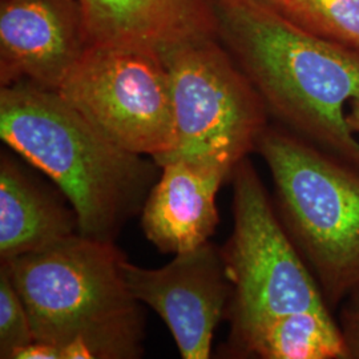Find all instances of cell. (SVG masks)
Wrapping results in <instances>:
<instances>
[{"label":"cell","instance_id":"cell-8","mask_svg":"<svg viewBox=\"0 0 359 359\" xmlns=\"http://www.w3.org/2000/svg\"><path fill=\"white\" fill-rule=\"evenodd\" d=\"M123 274L133 297L165 322L182 358L210 357L213 334L231 294L222 249L206 243L160 269H144L126 258Z\"/></svg>","mask_w":359,"mask_h":359},{"label":"cell","instance_id":"cell-12","mask_svg":"<svg viewBox=\"0 0 359 359\" xmlns=\"http://www.w3.org/2000/svg\"><path fill=\"white\" fill-rule=\"evenodd\" d=\"M79 233L76 213L43 189L11 157L0 161V258L43 250Z\"/></svg>","mask_w":359,"mask_h":359},{"label":"cell","instance_id":"cell-1","mask_svg":"<svg viewBox=\"0 0 359 359\" xmlns=\"http://www.w3.org/2000/svg\"><path fill=\"white\" fill-rule=\"evenodd\" d=\"M216 16L266 109L359 169V140L347 123L359 96V50L310 32L264 0H217Z\"/></svg>","mask_w":359,"mask_h":359},{"label":"cell","instance_id":"cell-15","mask_svg":"<svg viewBox=\"0 0 359 359\" xmlns=\"http://www.w3.org/2000/svg\"><path fill=\"white\" fill-rule=\"evenodd\" d=\"M35 344V335L26 305L13 285L6 264L0 268V358L16 354Z\"/></svg>","mask_w":359,"mask_h":359},{"label":"cell","instance_id":"cell-4","mask_svg":"<svg viewBox=\"0 0 359 359\" xmlns=\"http://www.w3.org/2000/svg\"><path fill=\"white\" fill-rule=\"evenodd\" d=\"M256 152L274 182L283 228L334 311L359 283V169L269 127Z\"/></svg>","mask_w":359,"mask_h":359},{"label":"cell","instance_id":"cell-10","mask_svg":"<svg viewBox=\"0 0 359 359\" xmlns=\"http://www.w3.org/2000/svg\"><path fill=\"white\" fill-rule=\"evenodd\" d=\"M88 46H137L163 51L212 38L217 25L210 0H75Z\"/></svg>","mask_w":359,"mask_h":359},{"label":"cell","instance_id":"cell-6","mask_svg":"<svg viewBox=\"0 0 359 359\" xmlns=\"http://www.w3.org/2000/svg\"><path fill=\"white\" fill-rule=\"evenodd\" d=\"M231 180L234 224L222 248L231 286L229 344L287 313L332 311L248 157L234 167Z\"/></svg>","mask_w":359,"mask_h":359},{"label":"cell","instance_id":"cell-18","mask_svg":"<svg viewBox=\"0 0 359 359\" xmlns=\"http://www.w3.org/2000/svg\"><path fill=\"white\" fill-rule=\"evenodd\" d=\"M264 1H266V3H269L271 6H274L276 8H280L281 11L285 10V7H286L287 3H289V0H264Z\"/></svg>","mask_w":359,"mask_h":359},{"label":"cell","instance_id":"cell-13","mask_svg":"<svg viewBox=\"0 0 359 359\" xmlns=\"http://www.w3.org/2000/svg\"><path fill=\"white\" fill-rule=\"evenodd\" d=\"M238 357L261 359H347L332 311L304 310L261 323L231 345Z\"/></svg>","mask_w":359,"mask_h":359},{"label":"cell","instance_id":"cell-3","mask_svg":"<svg viewBox=\"0 0 359 359\" xmlns=\"http://www.w3.org/2000/svg\"><path fill=\"white\" fill-rule=\"evenodd\" d=\"M115 243L74 234L6 264L26 305L35 344L15 359H132L144 316Z\"/></svg>","mask_w":359,"mask_h":359},{"label":"cell","instance_id":"cell-17","mask_svg":"<svg viewBox=\"0 0 359 359\" xmlns=\"http://www.w3.org/2000/svg\"><path fill=\"white\" fill-rule=\"evenodd\" d=\"M347 123L359 140V96L353 99L347 107Z\"/></svg>","mask_w":359,"mask_h":359},{"label":"cell","instance_id":"cell-11","mask_svg":"<svg viewBox=\"0 0 359 359\" xmlns=\"http://www.w3.org/2000/svg\"><path fill=\"white\" fill-rule=\"evenodd\" d=\"M231 175L172 161L161 167L142 210V231L163 253L180 255L209 243L217 228L216 196Z\"/></svg>","mask_w":359,"mask_h":359},{"label":"cell","instance_id":"cell-2","mask_svg":"<svg viewBox=\"0 0 359 359\" xmlns=\"http://www.w3.org/2000/svg\"><path fill=\"white\" fill-rule=\"evenodd\" d=\"M0 136L44 172L75 210L79 234L115 243L139 215L161 167L117 145L56 90L29 81L0 90Z\"/></svg>","mask_w":359,"mask_h":359},{"label":"cell","instance_id":"cell-9","mask_svg":"<svg viewBox=\"0 0 359 359\" xmlns=\"http://www.w3.org/2000/svg\"><path fill=\"white\" fill-rule=\"evenodd\" d=\"M87 48L75 0H1V87L26 80L57 90Z\"/></svg>","mask_w":359,"mask_h":359},{"label":"cell","instance_id":"cell-7","mask_svg":"<svg viewBox=\"0 0 359 359\" xmlns=\"http://www.w3.org/2000/svg\"><path fill=\"white\" fill-rule=\"evenodd\" d=\"M56 92L127 151L157 160L173 149L170 79L154 48L88 46Z\"/></svg>","mask_w":359,"mask_h":359},{"label":"cell","instance_id":"cell-5","mask_svg":"<svg viewBox=\"0 0 359 359\" xmlns=\"http://www.w3.org/2000/svg\"><path fill=\"white\" fill-rule=\"evenodd\" d=\"M170 79L175 145L154 160L184 161L231 176L268 128L266 105L240 65L212 38L160 51Z\"/></svg>","mask_w":359,"mask_h":359},{"label":"cell","instance_id":"cell-14","mask_svg":"<svg viewBox=\"0 0 359 359\" xmlns=\"http://www.w3.org/2000/svg\"><path fill=\"white\" fill-rule=\"evenodd\" d=\"M283 13L318 36L359 50V0H289Z\"/></svg>","mask_w":359,"mask_h":359},{"label":"cell","instance_id":"cell-16","mask_svg":"<svg viewBox=\"0 0 359 359\" xmlns=\"http://www.w3.org/2000/svg\"><path fill=\"white\" fill-rule=\"evenodd\" d=\"M337 322L346 345L347 359H359V283L339 305Z\"/></svg>","mask_w":359,"mask_h":359}]
</instances>
